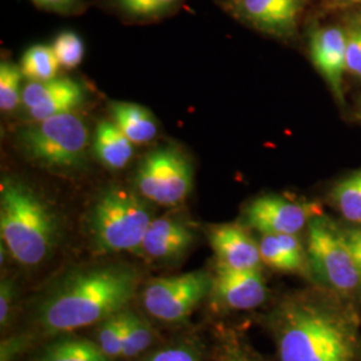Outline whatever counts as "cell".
<instances>
[{
  "mask_svg": "<svg viewBox=\"0 0 361 361\" xmlns=\"http://www.w3.org/2000/svg\"><path fill=\"white\" fill-rule=\"evenodd\" d=\"M140 276L123 264L70 271L39 305L38 322L47 334H66L102 323L126 310Z\"/></svg>",
  "mask_w": 361,
  "mask_h": 361,
  "instance_id": "obj_1",
  "label": "cell"
},
{
  "mask_svg": "<svg viewBox=\"0 0 361 361\" xmlns=\"http://www.w3.org/2000/svg\"><path fill=\"white\" fill-rule=\"evenodd\" d=\"M276 329L280 361H356L357 331L348 312L296 301L281 310Z\"/></svg>",
  "mask_w": 361,
  "mask_h": 361,
  "instance_id": "obj_2",
  "label": "cell"
},
{
  "mask_svg": "<svg viewBox=\"0 0 361 361\" xmlns=\"http://www.w3.org/2000/svg\"><path fill=\"white\" fill-rule=\"evenodd\" d=\"M0 233L8 253L23 267H37L58 241V221L50 205L26 182L3 178Z\"/></svg>",
  "mask_w": 361,
  "mask_h": 361,
  "instance_id": "obj_3",
  "label": "cell"
},
{
  "mask_svg": "<svg viewBox=\"0 0 361 361\" xmlns=\"http://www.w3.org/2000/svg\"><path fill=\"white\" fill-rule=\"evenodd\" d=\"M142 195L121 185H110L95 198L89 214L91 243L98 252L140 250L153 221Z\"/></svg>",
  "mask_w": 361,
  "mask_h": 361,
  "instance_id": "obj_4",
  "label": "cell"
},
{
  "mask_svg": "<svg viewBox=\"0 0 361 361\" xmlns=\"http://www.w3.org/2000/svg\"><path fill=\"white\" fill-rule=\"evenodd\" d=\"M18 145L43 168L75 171L87 164L90 131L83 118L66 113L23 128L18 133Z\"/></svg>",
  "mask_w": 361,
  "mask_h": 361,
  "instance_id": "obj_5",
  "label": "cell"
},
{
  "mask_svg": "<svg viewBox=\"0 0 361 361\" xmlns=\"http://www.w3.org/2000/svg\"><path fill=\"white\" fill-rule=\"evenodd\" d=\"M194 170L183 152L174 146L158 147L145 155L134 183L146 201L162 207H176L193 189Z\"/></svg>",
  "mask_w": 361,
  "mask_h": 361,
  "instance_id": "obj_6",
  "label": "cell"
},
{
  "mask_svg": "<svg viewBox=\"0 0 361 361\" xmlns=\"http://www.w3.org/2000/svg\"><path fill=\"white\" fill-rule=\"evenodd\" d=\"M213 288V277L204 271L155 279L143 292V307L155 319L177 323L186 319Z\"/></svg>",
  "mask_w": 361,
  "mask_h": 361,
  "instance_id": "obj_7",
  "label": "cell"
},
{
  "mask_svg": "<svg viewBox=\"0 0 361 361\" xmlns=\"http://www.w3.org/2000/svg\"><path fill=\"white\" fill-rule=\"evenodd\" d=\"M308 225V253L317 276L338 292L356 289L361 271L340 232L320 217H313Z\"/></svg>",
  "mask_w": 361,
  "mask_h": 361,
  "instance_id": "obj_8",
  "label": "cell"
},
{
  "mask_svg": "<svg viewBox=\"0 0 361 361\" xmlns=\"http://www.w3.org/2000/svg\"><path fill=\"white\" fill-rule=\"evenodd\" d=\"M319 214L313 204H300L280 195H262L246 207L249 226L264 234H297Z\"/></svg>",
  "mask_w": 361,
  "mask_h": 361,
  "instance_id": "obj_9",
  "label": "cell"
},
{
  "mask_svg": "<svg viewBox=\"0 0 361 361\" xmlns=\"http://www.w3.org/2000/svg\"><path fill=\"white\" fill-rule=\"evenodd\" d=\"M212 292L221 304L231 310H253L267 298V286L258 269L235 271L219 267Z\"/></svg>",
  "mask_w": 361,
  "mask_h": 361,
  "instance_id": "obj_10",
  "label": "cell"
},
{
  "mask_svg": "<svg viewBox=\"0 0 361 361\" xmlns=\"http://www.w3.org/2000/svg\"><path fill=\"white\" fill-rule=\"evenodd\" d=\"M310 55L336 98L343 102V75L345 63V32L338 27H324L312 34Z\"/></svg>",
  "mask_w": 361,
  "mask_h": 361,
  "instance_id": "obj_11",
  "label": "cell"
},
{
  "mask_svg": "<svg viewBox=\"0 0 361 361\" xmlns=\"http://www.w3.org/2000/svg\"><path fill=\"white\" fill-rule=\"evenodd\" d=\"M210 245L219 258V267L250 271L261 264L259 247L240 225H219L210 231Z\"/></svg>",
  "mask_w": 361,
  "mask_h": 361,
  "instance_id": "obj_12",
  "label": "cell"
},
{
  "mask_svg": "<svg viewBox=\"0 0 361 361\" xmlns=\"http://www.w3.org/2000/svg\"><path fill=\"white\" fill-rule=\"evenodd\" d=\"M193 229L176 217L164 216L149 225L140 250L153 259L177 258L193 245Z\"/></svg>",
  "mask_w": 361,
  "mask_h": 361,
  "instance_id": "obj_13",
  "label": "cell"
},
{
  "mask_svg": "<svg viewBox=\"0 0 361 361\" xmlns=\"http://www.w3.org/2000/svg\"><path fill=\"white\" fill-rule=\"evenodd\" d=\"M302 0H240V11L259 30L285 37L293 32Z\"/></svg>",
  "mask_w": 361,
  "mask_h": 361,
  "instance_id": "obj_14",
  "label": "cell"
},
{
  "mask_svg": "<svg viewBox=\"0 0 361 361\" xmlns=\"http://www.w3.org/2000/svg\"><path fill=\"white\" fill-rule=\"evenodd\" d=\"M92 149L99 162L113 171L126 168L134 155V143L119 130L113 119H104L98 123Z\"/></svg>",
  "mask_w": 361,
  "mask_h": 361,
  "instance_id": "obj_15",
  "label": "cell"
},
{
  "mask_svg": "<svg viewBox=\"0 0 361 361\" xmlns=\"http://www.w3.org/2000/svg\"><path fill=\"white\" fill-rule=\"evenodd\" d=\"M261 261L273 269L301 271L305 256L296 234H264L258 243Z\"/></svg>",
  "mask_w": 361,
  "mask_h": 361,
  "instance_id": "obj_16",
  "label": "cell"
},
{
  "mask_svg": "<svg viewBox=\"0 0 361 361\" xmlns=\"http://www.w3.org/2000/svg\"><path fill=\"white\" fill-rule=\"evenodd\" d=\"M113 122L134 145L152 142L158 135V123L150 110L137 104H110Z\"/></svg>",
  "mask_w": 361,
  "mask_h": 361,
  "instance_id": "obj_17",
  "label": "cell"
},
{
  "mask_svg": "<svg viewBox=\"0 0 361 361\" xmlns=\"http://www.w3.org/2000/svg\"><path fill=\"white\" fill-rule=\"evenodd\" d=\"M34 361H111L97 343L66 336L39 352Z\"/></svg>",
  "mask_w": 361,
  "mask_h": 361,
  "instance_id": "obj_18",
  "label": "cell"
},
{
  "mask_svg": "<svg viewBox=\"0 0 361 361\" xmlns=\"http://www.w3.org/2000/svg\"><path fill=\"white\" fill-rule=\"evenodd\" d=\"M85 99H86V92L83 90L82 85L70 78L68 83L62 90L58 91L46 101L40 102L25 113L27 114V118L31 119L32 122H40L51 116L74 113L79 106L85 104Z\"/></svg>",
  "mask_w": 361,
  "mask_h": 361,
  "instance_id": "obj_19",
  "label": "cell"
},
{
  "mask_svg": "<svg viewBox=\"0 0 361 361\" xmlns=\"http://www.w3.org/2000/svg\"><path fill=\"white\" fill-rule=\"evenodd\" d=\"M332 198L344 219L361 224V169L336 183Z\"/></svg>",
  "mask_w": 361,
  "mask_h": 361,
  "instance_id": "obj_20",
  "label": "cell"
},
{
  "mask_svg": "<svg viewBox=\"0 0 361 361\" xmlns=\"http://www.w3.org/2000/svg\"><path fill=\"white\" fill-rule=\"evenodd\" d=\"M23 75L32 82L50 80L56 78L59 70V62L50 46L37 44L30 47L20 63Z\"/></svg>",
  "mask_w": 361,
  "mask_h": 361,
  "instance_id": "obj_21",
  "label": "cell"
},
{
  "mask_svg": "<svg viewBox=\"0 0 361 361\" xmlns=\"http://www.w3.org/2000/svg\"><path fill=\"white\" fill-rule=\"evenodd\" d=\"M153 341L152 326L135 313L126 310L125 338L122 356L134 357L150 347Z\"/></svg>",
  "mask_w": 361,
  "mask_h": 361,
  "instance_id": "obj_22",
  "label": "cell"
},
{
  "mask_svg": "<svg viewBox=\"0 0 361 361\" xmlns=\"http://www.w3.org/2000/svg\"><path fill=\"white\" fill-rule=\"evenodd\" d=\"M125 323H126V310L116 313L114 316L104 320L98 329L97 344L99 345V348L102 349L104 355L110 359L122 356Z\"/></svg>",
  "mask_w": 361,
  "mask_h": 361,
  "instance_id": "obj_23",
  "label": "cell"
},
{
  "mask_svg": "<svg viewBox=\"0 0 361 361\" xmlns=\"http://www.w3.org/2000/svg\"><path fill=\"white\" fill-rule=\"evenodd\" d=\"M20 67L8 61H3L0 65V109L3 113H10L22 104L20 83L23 79Z\"/></svg>",
  "mask_w": 361,
  "mask_h": 361,
  "instance_id": "obj_24",
  "label": "cell"
},
{
  "mask_svg": "<svg viewBox=\"0 0 361 361\" xmlns=\"http://www.w3.org/2000/svg\"><path fill=\"white\" fill-rule=\"evenodd\" d=\"M51 47L59 66L65 68L77 67L82 62L85 55L83 40L73 31H66L59 34L54 40Z\"/></svg>",
  "mask_w": 361,
  "mask_h": 361,
  "instance_id": "obj_25",
  "label": "cell"
},
{
  "mask_svg": "<svg viewBox=\"0 0 361 361\" xmlns=\"http://www.w3.org/2000/svg\"><path fill=\"white\" fill-rule=\"evenodd\" d=\"M180 0H114L122 13L133 18H157L171 11Z\"/></svg>",
  "mask_w": 361,
  "mask_h": 361,
  "instance_id": "obj_26",
  "label": "cell"
},
{
  "mask_svg": "<svg viewBox=\"0 0 361 361\" xmlns=\"http://www.w3.org/2000/svg\"><path fill=\"white\" fill-rule=\"evenodd\" d=\"M347 73L361 79V23H355L345 31Z\"/></svg>",
  "mask_w": 361,
  "mask_h": 361,
  "instance_id": "obj_27",
  "label": "cell"
},
{
  "mask_svg": "<svg viewBox=\"0 0 361 361\" xmlns=\"http://www.w3.org/2000/svg\"><path fill=\"white\" fill-rule=\"evenodd\" d=\"M145 361H200V357L192 347L173 345L157 350Z\"/></svg>",
  "mask_w": 361,
  "mask_h": 361,
  "instance_id": "obj_28",
  "label": "cell"
},
{
  "mask_svg": "<svg viewBox=\"0 0 361 361\" xmlns=\"http://www.w3.org/2000/svg\"><path fill=\"white\" fill-rule=\"evenodd\" d=\"M344 244L348 247L359 271H361V226L340 232Z\"/></svg>",
  "mask_w": 361,
  "mask_h": 361,
  "instance_id": "obj_29",
  "label": "cell"
},
{
  "mask_svg": "<svg viewBox=\"0 0 361 361\" xmlns=\"http://www.w3.org/2000/svg\"><path fill=\"white\" fill-rule=\"evenodd\" d=\"M13 297V284H10V281L1 283V289H0V323L1 325L8 322Z\"/></svg>",
  "mask_w": 361,
  "mask_h": 361,
  "instance_id": "obj_30",
  "label": "cell"
},
{
  "mask_svg": "<svg viewBox=\"0 0 361 361\" xmlns=\"http://www.w3.org/2000/svg\"><path fill=\"white\" fill-rule=\"evenodd\" d=\"M34 1L46 10L62 13L74 11L79 4V0H34Z\"/></svg>",
  "mask_w": 361,
  "mask_h": 361,
  "instance_id": "obj_31",
  "label": "cell"
},
{
  "mask_svg": "<svg viewBox=\"0 0 361 361\" xmlns=\"http://www.w3.org/2000/svg\"><path fill=\"white\" fill-rule=\"evenodd\" d=\"M224 361H252L250 359H247L246 356L244 355H238V353H235V355H231V356H228L226 359Z\"/></svg>",
  "mask_w": 361,
  "mask_h": 361,
  "instance_id": "obj_32",
  "label": "cell"
}]
</instances>
